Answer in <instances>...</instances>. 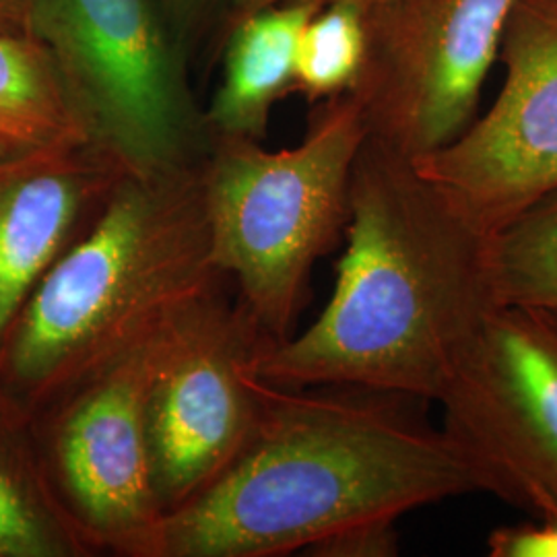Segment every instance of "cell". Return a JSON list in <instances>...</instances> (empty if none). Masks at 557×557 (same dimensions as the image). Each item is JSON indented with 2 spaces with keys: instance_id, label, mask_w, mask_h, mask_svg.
<instances>
[{
  "instance_id": "1",
  "label": "cell",
  "mask_w": 557,
  "mask_h": 557,
  "mask_svg": "<svg viewBox=\"0 0 557 557\" xmlns=\"http://www.w3.org/2000/svg\"><path fill=\"white\" fill-rule=\"evenodd\" d=\"M257 379V376H255ZM259 416L213 485L161 518L151 557H281L479 492L418 398L257 379Z\"/></svg>"
},
{
  "instance_id": "2",
  "label": "cell",
  "mask_w": 557,
  "mask_h": 557,
  "mask_svg": "<svg viewBox=\"0 0 557 557\" xmlns=\"http://www.w3.org/2000/svg\"><path fill=\"white\" fill-rule=\"evenodd\" d=\"M333 296L304 333L267 345L252 374L287 386H356L438 403L498 301L487 238L411 161L366 139Z\"/></svg>"
},
{
  "instance_id": "3",
  "label": "cell",
  "mask_w": 557,
  "mask_h": 557,
  "mask_svg": "<svg viewBox=\"0 0 557 557\" xmlns=\"http://www.w3.org/2000/svg\"><path fill=\"white\" fill-rule=\"evenodd\" d=\"M200 161L126 172L100 218L32 292L0 343V393L27 418L221 277Z\"/></svg>"
},
{
  "instance_id": "4",
  "label": "cell",
  "mask_w": 557,
  "mask_h": 557,
  "mask_svg": "<svg viewBox=\"0 0 557 557\" xmlns=\"http://www.w3.org/2000/svg\"><path fill=\"white\" fill-rule=\"evenodd\" d=\"M366 139L351 94L322 101L289 149L211 135L200 161L211 262L275 343L294 335L312 269L345 232Z\"/></svg>"
},
{
  "instance_id": "5",
  "label": "cell",
  "mask_w": 557,
  "mask_h": 557,
  "mask_svg": "<svg viewBox=\"0 0 557 557\" xmlns=\"http://www.w3.org/2000/svg\"><path fill=\"white\" fill-rule=\"evenodd\" d=\"M40 41L94 140L139 174L199 163L211 143L158 0H29Z\"/></svg>"
},
{
  "instance_id": "6",
  "label": "cell",
  "mask_w": 557,
  "mask_h": 557,
  "mask_svg": "<svg viewBox=\"0 0 557 557\" xmlns=\"http://www.w3.org/2000/svg\"><path fill=\"white\" fill-rule=\"evenodd\" d=\"M275 343L221 275L168 320L147 391V436L161 517L227 471L257 416L252 363Z\"/></svg>"
},
{
  "instance_id": "7",
  "label": "cell",
  "mask_w": 557,
  "mask_h": 557,
  "mask_svg": "<svg viewBox=\"0 0 557 557\" xmlns=\"http://www.w3.org/2000/svg\"><path fill=\"white\" fill-rule=\"evenodd\" d=\"M168 320L32 418L48 481L96 556L153 554L163 517L151 475L147 391Z\"/></svg>"
},
{
  "instance_id": "8",
  "label": "cell",
  "mask_w": 557,
  "mask_h": 557,
  "mask_svg": "<svg viewBox=\"0 0 557 557\" xmlns=\"http://www.w3.org/2000/svg\"><path fill=\"white\" fill-rule=\"evenodd\" d=\"M438 403L442 432L479 492L557 517L556 320L533 306H494Z\"/></svg>"
},
{
  "instance_id": "9",
  "label": "cell",
  "mask_w": 557,
  "mask_h": 557,
  "mask_svg": "<svg viewBox=\"0 0 557 557\" xmlns=\"http://www.w3.org/2000/svg\"><path fill=\"white\" fill-rule=\"evenodd\" d=\"M515 0H391L366 11V59L347 91L368 137L405 160L458 139L475 120Z\"/></svg>"
},
{
  "instance_id": "10",
  "label": "cell",
  "mask_w": 557,
  "mask_h": 557,
  "mask_svg": "<svg viewBox=\"0 0 557 557\" xmlns=\"http://www.w3.org/2000/svg\"><path fill=\"white\" fill-rule=\"evenodd\" d=\"M492 108L438 151L411 161L483 238L557 193V0H515Z\"/></svg>"
},
{
  "instance_id": "11",
  "label": "cell",
  "mask_w": 557,
  "mask_h": 557,
  "mask_svg": "<svg viewBox=\"0 0 557 557\" xmlns=\"http://www.w3.org/2000/svg\"><path fill=\"white\" fill-rule=\"evenodd\" d=\"M126 172L133 170L94 139L0 158V343Z\"/></svg>"
},
{
  "instance_id": "12",
  "label": "cell",
  "mask_w": 557,
  "mask_h": 557,
  "mask_svg": "<svg viewBox=\"0 0 557 557\" xmlns=\"http://www.w3.org/2000/svg\"><path fill=\"white\" fill-rule=\"evenodd\" d=\"M326 0H292L225 29L220 87L205 110L211 135L262 140L273 106L294 91L301 29Z\"/></svg>"
},
{
  "instance_id": "13",
  "label": "cell",
  "mask_w": 557,
  "mask_h": 557,
  "mask_svg": "<svg viewBox=\"0 0 557 557\" xmlns=\"http://www.w3.org/2000/svg\"><path fill=\"white\" fill-rule=\"evenodd\" d=\"M0 557H96L48 481L32 419L2 393Z\"/></svg>"
},
{
  "instance_id": "14",
  "label": "cell",
  "mask_w": 557,
  "mask_h": 557,
  "mask_svg": "<svg viewBox=\"0 0 557 557\" xmlns=\"http://www.w3.org/2000/svg\"><path fill=\"white\" fill-rule=\"evenodd\" d=\"M94 139L54 62L29 34L0 32V158Z\"/></svg>"
},
{
  "instance_id": "15",
  "label": "cell",
  "mask_w": 557,
  "mask_h": 557,
  "mask_svg": "<svg viewBox=\"0 0 557 557\" xmlns=\"http://www.w3.org/2000/svg\"><path fill=\"white\" fill-rule=\"evenodd\" d=\"M485 260L498 304L557 312V193L487 238Z\"/></svg>"
},
{
  "instance_id": "16",
  "label": "cell",
  "mask_w": 557,
  "mask_h": 557,
  "mask_svg": "<svg viewBox=\"0 0 557 557\" xmlns=\"http://www.w3.org/2000/svg\"><path fill=\"white\" fill-rule=\"evenodd\" d=\"M366 59V11L349 0H326L301 29L294 91L310 101L347 94Z\"/></svg>"
},
{
  "instance_id": "17",
  "label": "cell",
  "mask_w": 557,
  "mask_h": 557,
  "mask_svg": "<svg viewBox=\"0 0 557 557\" xmlns=\"http://www.w3.org/2000/svg\"><path fill=\"white\" fill-rule=\"evenodd\" d=\"M308 556L391 557L398 554L397 520H374L345 529L312 545Z\"/></svg>"
},
{
  "instance_id": "18",
  "label": "cell",
  "mask_w": 557,
  "mask_h": 557,
  "mask_svg": "<svg viewBox=\"0 0 557 557\" xmlns=\"http://www.w3.org/2000/svg\"><path fill=\"white\" fill-rule=\"evenodd\" d=\"M492 557H557V517L502 527L487 539Z\"/></svg>"
},
{
  "instance_id": "19",
  "label": "cell",
  "mask_w": 557,
  "mask_h": 557,
  "mask_svg": "<svg viewBox=\"0 0 557 557\" xmlns=\"http://www.w3.org/2000/svg\"><path fill=\"white\" fill-rule=\"evenodd\" d=\"M172 38L180 52L190 59V50L199 44L213 23L220 25L225 0H158Z\"/></svg>"
},
{
  "instance_id": "20",
  "label": "cell",
  "mask_w": 557,
  "mask_h": 557,
  "mask_svg": "<svg viewBox=\"0 0 557 557\" xmlns=\"http://www.w3.org/2000/svg\"><path fill=\"white\" fill-rule=\"evenodd\" d=\"M29 0H0V32L27 34Z\"/></svg>"
},
{
  "instance_id": "21",
  "label": "cell",
  "mask_w": 557,
  "mask_h": 557,
  "mask_svg": "<svg viewBox=\"0 0 557 557\" xmlns=\"http://www.w3.org/2000/svg\"><path fill=\"white\" fill-rule=\"evenodd\" d=\"M281 2H292V0H225L221 11L220 29L225 32L232 23H236L242 17Z\"/></svg>"
},
{
  "instance_id": "22",
  "label": "cell",
  "mask_w": 557,
  "mask_h": 557,
  "mask_svg": "<svg viewBox=\"0 0 557 557\" xmlns=\"http://www.w3.org/2000/svg\"><path fill=\"white\" fill-rule=\"evenodd\" d=\"M349 2H354V4H358L359 9L368 11V9H374V7L384 4V2H391V0H349Z\"/></svg>"
},
{
  "instance_id": "23",
  "label": "cell",
  "mask_w": 557,
  "mask_h": 557,
  "mask_svg": "<svg viewBox=\"0 0 557 557\" xmlns=\"http://www.w3.org/2000/svg\"><path fill=\"white\" fill-rule=\"evenodd\" d=\"M545 312H547V310H545ZM547 314H549V317H552V319L556 320V324H557V312H547Z\"/></svg>"
}]
</instances>
